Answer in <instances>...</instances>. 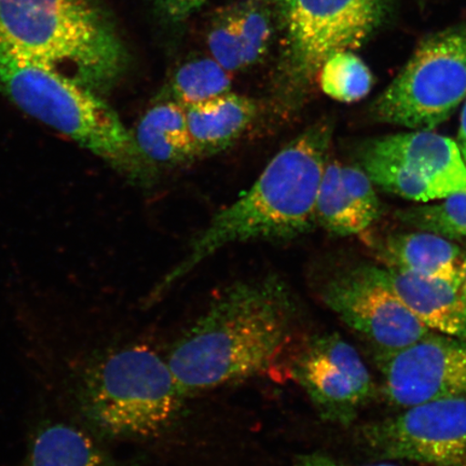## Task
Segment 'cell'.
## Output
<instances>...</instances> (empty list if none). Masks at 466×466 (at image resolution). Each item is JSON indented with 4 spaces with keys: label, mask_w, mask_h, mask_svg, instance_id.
I'll return each mask as SVG.
<instances>
[{
    "label": "cell",
    "mask_w": 466,
    "mask_h": 466,
    "mask_svg": "<svg viewBox=\"0 0 466 466\" xmlns=\"http://www.w3.org/2000/svg\"><path fill=\"white\" fill-rule=\"evenodd\" d=\"M379 258L392 269L444 279L461 288L466 254L456 243L421 231L390 236L379 247Z\"/></svg>",
    "instance_id": "obj_14"
},
{
    "label": "cell",
    "mask_w": 466,
    "mask_h": 466,
    "mask_svg": "<svg viewBox=\"0 0 466 466\" xmlns=\"http://www.w3.org/2000/svg\"><path fill=\"white\" fill-rule=\"evenodd\" d=\"M398 217L413 228L466 244V192L448 196L432 206L404 209Z\"/></svg>",
    "instance_id": "obj_21"
},
{
    "label": "cell",
    "mask_w": 466,
    "mask_h": 466,
    "mask_svg": "<svg viewBox=\"0 0 466 466\" xmlns=\"http://www.w3.org/2000/svg\"><path fill=\"white\" fill-rule=\"evenodd\" d=\"M0 92L131 182H153L156 166L138 148L134 133L100 96L68 76L0 50Z\"/></svg>",
    "instance_id": "obj_4"
},
{
    "label": "cell",
    "mask_w": 466,
    "mask_h": 466,
    "mask_svg": "<svg viewBox=\"0 0 466 466\" xmlns=\"http://www.w3.org/2000/svg\"><path fill=\"white\" fill-rule=\"evenodd\" d=\"M208 45L213 60L226 71L235 72L246 68L236 15L227 16L218 23L209 32Z\"/></svg>",
    "instance_id": "obj_24"
},
{
    "label": "cell",
    "mask_w": 466,
    "mask_h": 466,
    "mask_svg": "<svg viewBox=\"0 0 466 466\" xmlns=\"http://www.w3.org/2000/svg\"><path fill=\"white\" fill-rule=\"evenodd\" d=\"M294 311L277 278L226 289L167 355L186 398L265 374L289 342Z\"/></svg>",
    "instance_id": "obj_1"
},
{
    "label": "cell",
    "mask_w": 466,
    "mask_h": 466,
    "mask_svg": "<svg viewBox=\"0 0 466 466\" xmlns=\"http://www.w3.org/2000/svg\"><path fill=\"white\" fill-rule=\"evenodd\" d=\"M331 138L333 126L319 121L285 146L246 194L215 215L186 258L157 285L150 300L220 248L253 240H287L312 230Z\"/></svg>",
    "instance_id": "obj_2"
},
{
    "label": "cell",
    "mask_w": 466,
    "mask_h": 466,
    "mask_svg": "<svg viewBox=\"0 0 466 466\" xmlns=\"http://www.w3.org/2000/svg\"><path fill=\"white\" fill-rule=\"evenodd\" d=\"M77 396L86 423L120 440L162 434L186 399L167 360L146 346L114 350L93 360L80 377Z\"/></svg>",
    "instance_id": "obj_5"
},
{
    "label": "cell",
    "mask_w": 466,
    "mask_h": 466,
    "mask_svg": "<svg viewBox=\"0 0 466 466\" xmlns=\"http://www.w3.org/2000/svg\"><path fill=\"white\" fill-rule=\"evenodd\" d=\"M0 50L43 64L96 92L127 67V52L96 0H0Z\"/></svg>",
    "instance_id": "obj_3"
},
{
    "label": "cell",
    "mask_w": 466,
    "mask_h": 466,
    "mask_svg": "<svg viewBox=\"0 0 466 466\" xmlns=\"http://www.w3.org/2000/svg\"><path fill=\"white\" fill-rule=\"evenodd\" d=\"M460 291H461L463 299L466 301V273H465V277H464L461 288H460Z\"/></svg>",
    "instance_id": "obj_28"
},
{
    "label": "cell",
    "mask_w": 466,
    "mask_h": 466,
    "mask_svg": "<svg viewBox=\"0 0 466 466\" xmlns=\"http://www.w3.org/2000/svg\"><path fill=\"white\" fill-rule=\"evenodd\" d=\"M341 182L360 224L369 229L380 208L374 183L363 168L351 166H341Z\"/></svg>",
    "instance_id": "obj_23"
},
{
    "label": "cell",
    "mask_w": 466,
    "mask_h": 466,
    "mask_svg": "<svg viewBox=\"0 0 466 466\" xmlns=\"http://www.w3.org/2000/svg\"><path fill=\"white\" fill-rule=\"evenodd\" d=\"M22 466H119L89 435L64 423L39 428Z\"/></svg>",
    "instance_id": "obj_17"
},
{
    "label": "cell",
    "mask_w": 466,
    "mask_h": 466,
    "mask_svg": "<svg viewBox=\"0 0 466 466\" xmlns=\"http://www.w3.org/2000/svg\"><path fill=\"white\" fill-rule=\"evenodd\" d=\"M229 72L213 58H201L180 67L170 86L166 101L184 108L230 92Z\"/></svg>",
    "instance_id": "obj_18"
},
{
    "label": "cell",
    "mask_w": 466,
    "mask_h": 466,
    "mask_svg": "<svg viewBox=\"0 0 466 466\" xmlns=\"http://www.w3.org/2000/svg\"><path fill=\"white\" fill-rule=\"evenodd\" d=\"M138 148L154 165L178 166L199 158L180 105L165 101L143 116L134 134Z\"/></svg>",
    "instance_id": "obj_16"
},
{
    "label": "cell",
    "mask_w": 466,
    "mask_h": 466,
    "mask_svg": "<svg viewBox=\"0 0 466 466\" xmlns=\"http://www.w3.org/2000/svg\"><path fill=\"white\" fill-rule=\"evenodd\" d=\"M393 0H277L285 37L279 103L294 109L330 56L360 48Z\"/></svg>",
    "instance_id": "obj_6"
},
{
    "label": "cell",
    "mask_w": 466,
    "mask_h": 466,
    "mask_svg": "<svg viewBox=\"0 0 466 466\" xmlns=\"http://www.w3.org/2000/svg\"><path fill=\"white\" fill-rule=\"evenodd\" d=\"M382 394L389 404L408 408L466 396V339L429 334L411 345L380 352Z\"/></svg>",
    "instance_id": "obj_10"
},
{
    "label": "cell",
    "mask_w": 466,
    "mask_h": 466,
    "mask_svg": "<svg viewBox=\"0 0 466 466\" xmlns=\"http://www.w3.org/2000/svg\"><path fill=\"white\" fill-rule=\"evenodd\" d=\"M291 377L326 421L351 424L375 386L357 350L336 333L312 337L291 364Z\"/></svg>",
    "instance_id": "obj_11"
},
{
    "label": "cell",
    "mask_w": 466,
    "mask_h": 466,
    "mask_svg": "<svg viewBox=\"0 0 466 466\" xmlns=\"http://www.w3.org/2000/svg\"><path fill=\"white\" fill-rule=\"evenodd\" d=\"M238 37H240L246 67L258 63L265 56L269 46L272 25L268 10L259 5H250L236 15Z\"/></svg>",
    "instance_id": "obj_22"
},
{
    "label": "cell",
    "mask_w": 466,
    "mask_h": 466,
    "mask_svg": "<svg viewBox=\"0 0 466 466\" xmlns=\"http://www.w3.org/2000/svg\"><path fill=\"white\" fill-rule=\"evenodd\" d=\"M185 110L190 137L199 157L228 148L248 129L258 112L250 98L230 92Z\"/></svg>",
    "instance_id": "obj_15"
},
{
    "label": "cell",
    "mask_w": 466,
    "mask_h": 466,
    "mask_svg": "<svg viewBox=\"0 0 466 466\" xmlns=\"http://www.w3.org/2000/svg\"><path fill=\"white\" fill-rule=\"evenodd\" d=\"M360 158L372 183L407 200L429 202L466 192V165L457 142L431 130L372 139Z\"/></svg>",
    "instance_id": "obj_8"
},
{
    "label": "cell",
    "mask_w": 466,
    "mask_h": 466,
    "mask_svg": "<svg viewBox=\"0 0 466 466\" xmlns=\"http://www.w3.org/2000/svg\"><path fill=\"white\" fill-rule=\"evenodd\" d=\"M317 223L338 236L359 235L365 231L341 182V165L326 163L317 198Z\"/></svg>",
    "instance_id": "obj_19"
},
{
    "label": "cell",
    "mask_w": 466,
    "mask_h": 466,
    "mask_svg": "<svg viewBox=\"0 0 466 466\" xmlns=\"http://www.w3.org/2000/svg\"><path fill=\"white\" fill-rule=\"evenodd\" d=\"M457 145L466 165V100L464 101L461 110V116H460V127Z\"/></svg>",
    "instance_id": "obj_27"
},
{
    "label": "cell",
    "mask_w": 466,
    "mask_h": 466,
    "mask_svg": "<svg viewBox=\"0 0 466 466\" xmlns=\"http://www.w3.org/2000/svg\"><path fill=\"white\" fill-rule=\"evenodd\" d=\"M322 299L349 328L377 347L379 353L410 346L432 333L363 267L331 279Z\"/></svg>",
    "instance_id": "obj_12"
},
{
    "label": "cell",
    "mask_w": 466,
    "mask_h": 466,
    "mask_svg": "<svg viewBox=\"0 0 466 466\" xmlns=\"http://www.w3.org/2000/svg\"><path fill=\"white\" fill-rule=\"evenodd\" d=\"M363 268L430 330L466 339V301L460 289L444 279L418 273L388 267Z\"/></svg>",
    "instance_id": "obj_13"
},
{
    "label": "cell",
    "mask_w": 466,
    "mask_h": 466,
    "mask_svg": "<svg viewBox=\"0 0 466 466\" xmlns=\"http://www.w3.org/2000/svg\"><path fill=\"white\" fill-rule=\"evenodd\" d=\"M372 81L369 66L352 51L337 52L320 67V87L338 102L362 100L370 92Z\"/></svg>",
    "instance_id": "obj_20"
},
{
    "label": "cell",
    "mask_w": 466,
    "mask_h": 466,
    "mask_svg": "<svg viewBox=\"0 0 466 466\" xmlns=\"http://www.w3.org/2000/svg\"><path fill=\"white\" fill-rule=\"evenodd\" d=\"M207 0H154L160 13L172 22H183L200 10Z\"/></svg>",
    "instance_id": "obj_25"
},
{
    "label": "cell",
    "mask_w": 466,
    "mask_h": 466,
    "mask_svg": "<svg viewBox=\"0 0 466 466\" xmlns=\"http://www.w3.org/2000/svg\"><path fill=\"white\" fill-rule=\"evenodd\" d=\"M466 100V25L447 28L418 46L372 106L389 125L430 131Z\"/></svg>",
    "instance_id": "obj_7"
},
{
    "label": "cell",
    "mask_w": 466,
    "mask_h": 466,
    "mask_svg": "<svg viewBox=\"0 0 466 466\" xmlns=\"http://www.w3.org/2000/svg\"><path fill=\"white\" fill-rule=\"evenodd\" d=\"M360 441L372 456L428 466H466V396L428 401L364 425Z\"/></svg>",
    "instance_id": "obj_9"
},
{
    "label": "cell",
    "mask_w": 466,
    "mask_h": 466,
    "mask_svg": "<svg viewBox=\"0 0 466 466\" xmlns=\"http://www.w3.org/2000/svg\"><path fill=\"white\" fill-rule=\"evenodd\" d=\"M295 466H352L342 464L335 461V460L330 459L326 456H322V454H310V456L302 457L299 460V462L295 464ZM364 466H399L392 463H380L376 465H364Z\"/></svg>",
    "instance_id": "obj_26"
}]
</instances>
